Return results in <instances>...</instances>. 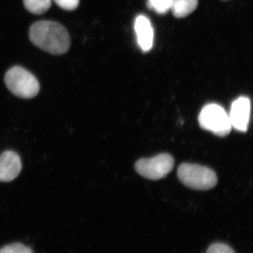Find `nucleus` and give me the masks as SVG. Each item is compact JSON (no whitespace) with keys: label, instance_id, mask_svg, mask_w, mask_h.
I'll list each match as a JSON object with an SVG mask.
<instances>
[{"label":"nucleus","instance_id":"nucleus-1","mask_svg":"<svg viewBox=\"0 0 253 253\" xmlns=\"http://www.w3.org/2000/svg\"><path fill=\"white\" fill-rule=\"evenodd\" d=\"M29 38L35 45L51 54H65L71 46V37L67 30L54 21L35 23L30 28Z\"/></svg>","mask_w":253,"mask_h":253},{"label":"nucleus","instance_id":"nucleus-2","mask_svg":"<svg viewBox=\"0 0 253 253\" xmlns=\"http://www.w3.org/2000/svg\"><path fill=\"white\" fill-rule=\"evenodd\" d=\"M178 177L190 189L206 191L217 184V176L211 168L199 165L183 163L177 171Z\"/></svg>","mask_w":253,"mask_h":253},{"label":"nucleus","instance_id":"nucleus-3","mask_svg":"<svg viewBox=\"0 0 253 253\" xmlns=\"http://www.w3.org/2000/svg\"><path fill=\"white\" fill-rule=\"evenodd\" d=\"M4 82L11 93L22 99H31L39 93V82L31 72L21 66L10 68L5 75Z\"/></svg>","mask_w":253,"mask_h":253},{"label":"nucleus","instance_id":"nucleus-4","mask_svg":"<svg viewBox=\"0 0 253 253\" xmlns=\"http://www.w3.org/2000/svg\"><path fill=\"white\" fill-rule=\"evenodd\" d=\"M199 122L203 129L212 131L219 136L228 135L232 128L229 114L221 106L216 104H208L203 108L199 116Z\"/></svg>","mask_w":253,"mask_h":253},{"label":"nucleus","instance_id":"nucleus-5","mask_svg":"<svg viewBox=\"0 0 253 253\" xmlns=\"http://www.w3.org/2000/svg\"><path fill=\"white\" fill-rule=\"evenodd\" d=\"M174 158L171 155L161 154L151 158H142L135 164L136 172L151 180H158L167 176L174 168Z\"/></svg>","mask_w":253,"mask_h":253},{"label":"nucleus","instance_id":"nucleus-6","mask_svg":"<svg viewBox=\"0 0 253 253\" xmlns=\"http://www.w3.org/2000/svg\"><path fill=\"white\" fill-rule=\"evenodd\" d=\"M251 115V101L249 98L241 96L231 104L229 114L231 126L239 131H246Z\"/></svg>","mask_w":253,"mask_h":253},{"label":"nucleus","instance_id":"nucleus-7","mask_svg":"<svg viewBox=\"0 0 253 253\" xmlns=\"http://www.w3.org/2000/svg\"><path fill=\"white\" fill-rule=\"evenodd\" d=\"M21 158L14 151H5L0 155V181L14 180L21 172Z\"/></svg>","mask_w":253,"mask_h":253},{"label":"nucleus","instance_id":"nucleus-8","mask_svg":"<svg viewBox=\"0 0 253 253\" xmlns=\"http://www.w3.org/2000/svg\"><path fill=\"white\" fill-rule=\"evenodd\" d=\"M134 31L139 47L144 52H147L154 44V28L146 16L139 15L134 21Z\"/></svg>","mask_w":253,"mask_h":253},{"label":"nucleus","instance_id":"nucleus-9","mask_svg":"<svg viewBox=\"0 0 253 253\" xmlns=\"http://www.w3.org/2000/svg\"><path fill=\"white\" fill-rule=\"evenodd\" d=\"M198 6V0H172L171 11L176 18L186 17Z\"/></svg>","mask_w":253,"mask_h":253},{"label":"nucleus","instance_id":"nucleus-10","mask_svg":"<svg viewBox=\"0 0 253 253\" xmlns=\"http://www.w3.org/2000/svg\"><path fill=\"white\" fill-rule=\"evenodd\" d=\"M25 7L34 14H42L51 7V0H23Z\"/></svg>","mask_w":253,"mask_h":253},{"label":"nucleus","instance_id":"nucleus-11","mask_svg":"<svg viewBox=\"0 0 253 253\" xmlns=\"http://www.w3.org/2000/svg\"><path fill=\"white\" fill-rule=\"evenodd\" d=\"M148 7L159 14H165L171 9L172 0H148Z\"/></svg>","mask_w":253,"mask_h":253},{"label":"nucleus","instance_id":"nucleus-12","mask_svg":"<svg viewBox=\"0 0 253 253\" xmlns=\"http://www.w3.org/2000/svg\"><path fill=\"white\" fill-rule=\"evenodd\" d=\"M0 253H33L29 247L19 243L6 245L0 249Z\"/></svg>","mask_w":253,"mask_h":253},{"label":"nucleus","instance_id":"nucleus-13","mask_svg":"<svg viewBox=\"0 0 253 253\" xmlns=\"http://www.w3.org/2000/svg\"><path fill=\"white\" fill-rule=\"evenodd\" d=\"M206 253H235V252L228 245L217 243V244L211 245L208 248Z\"/></svg>","mask_w":253,"mask_h":253},{"label":"nucleus","instance_id":"nucleus-14","mask_svg":"<svg viewBox=\"0 0 253 253\" xmlns=\"http://www.w3.org/2000/svg\"><path fill=\"white\" fill-rule=\"evenodd\" d=\"M58 6L66 11H73L77 9L80 0H54Z\"/></svg>","mask_w":253,"mask_h":253}]
</instances>
